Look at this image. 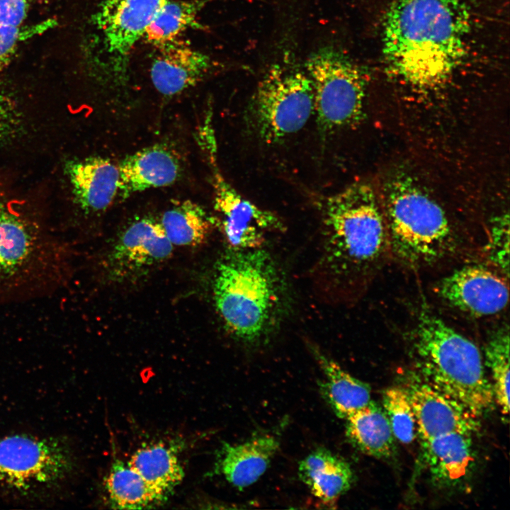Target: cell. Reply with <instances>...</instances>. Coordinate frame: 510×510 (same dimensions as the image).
<instances>
[{
    "label": "cell",
    "mask_w": 510,
    "mask_h": 510,
    "mask_svg": "<svg viewBox=\"0 0 510 510\" xmlns=\"http://www.w3.org/2000/svg\"><path fill=\"white\" fill-rule=\"evenodd\" d=\"M470 28V14L460 0H399L385 16L384 56L407 82L434 86L463 60Z\"/></svg>",
    "instance_id": "1"
},
{
    "label": "cell",
    "mask_w": 510,
    "mask_h": 510,
    "mask_svg": "<svg viewBox=\"0 0 510 510\" xmlns=\"http://www.w3.org/2000/svg\"><path fill=\"white\" fill-rule=\"evenodd\" d=\"M319 204L322 238L317 269L334 294L363 289L391 252L379 196L356 181Z\"/></svg>",
    "instance_id": "2"
},
{
    "label": "cell",
    "mask_w": 510,
    "mask_h": 510,
    "mask_svg": "<svg viewBox=\"0 0 510 510\" xmlns=\"http://www.w3.org/2000/svg\"><path fill=\"white\" fill-rule=\"evenodd\" d=\"M212 288L215 310L224 327L245 346L267 342L288 311L285 276L263 247L229 249L215 264Z\"/></svg>",
    "instance_id": "3"
},
{
    "label": "cell",
    "mask_w": 510,
    "mask_h": 510,
    "mask_svg": "<svg viewBox=\"0 0 510 510\" xmlns=\"http://www.w3.org/2000/svg\"><path fill=\"white\" fill-rule=\"evenodd\" d=\"M416 372L479 418L495 403L478 347L426 304L417 309L409 334Z\"/></svg>",
    "instance_id": "4"
},
{
    "label": "cell",
    "mask_w": 510,
    "mask_h": 510,
    "mask_svg": "<svg viewBox=\"0 0 510 510\" xmlns=\"http://www.w3.org/2000/svg\"><path fill=\"white\" fill-rule=\"evenodd\" d=\"M69 244L0 204V302L54 295L72 273Z\"/></svg>",
    "instance_id": "5"
},
{
    "label": "cell",
    "mask_w": 510,
    "mask_h": 510,
    "mask_svg": "<svg viewBox=\"0 0 510 510\" xmlns=\"http://www.w3.org/2000/svg\"><path fill=\"white\" fill-rule=\"evenodd\" d=\"M379 199L390 251L402 263L429 266L455 252L458 244L445 211L407 172L386 176Z\"/></svg>",
    "instance_id": "6"
},
{
    "label": "cell",
    "mask_w": 510,
    "mask_h": 510,
    "mask_svg": "<svg viewBox=\"0 0 510 510\" xmlns=\"http://www.w3.org/2000/svg\"><path fill=\"white\" fill-rule=\"evenodd\" d=\"M313 113L314 91L307 74L276 64L259 82L246 115L255 135L274 144L300 130Z\"/></svg>",
    "instance_id": "7"
},
{
    "label": "cell",
    "mask_w": 510,
    "mask_h": 510,
    "mask_svg": "<svg viewBox=\"0 0 510 510\" xmlns=\"http://www.w3.org/2000/svg\"><path fill=\"white\" fill-rule=\"evenodd\" d=\"M305 67L319 128L329 133L358 124L363 118L366 91L361 68L333 46L312 52Z\"/></svg>",
    "instance_id": "8"
},
{
    "label": "cell",
    "mask_w": 510,
    "mask_h": 510,
    "mask_svg": "<svg viewBox=\"0 0 510 510\" xmlns=\"http://www.w3.org/2000/svg\"><path fill=\"white\" fill-rule=\"evenodd\" d=\"M211 172L214 208L220 215L221 230L230 249L263 247L266 233L283 232L285 225L273 212L261 208L242 196L224 177L217 162L215 134L198 137Z\"/></svg>",
    "instance_id": "9"
},
{
    "label": "cell",
    "mask_w": 510,
    "mask_h": 510,
    "mask_svg": "<svg viewBox=\"0 0 510 510\" xmlns=\"http://www.w3.org/2000/svg\"><path fill=\"white\" fill-rule=\"evenodd\" d=\"M68 447L52 438L15 434L0 438V485L30 490L61 481L73 470Z\"/></svg>",
    "instance_id": "10"
},
{
    "label": "cell",
    "mask_w": 510,
    "mask_h": 510,
    "mask_svg": "<svg viewBox=\"0 0 510 510\" xmlns=\"http://www.w3.org/2000/svg\"><path fill=\"white\" fill-rule=\"evenodd\" d=\"M507 278L477 264L464 266L439 280L437 296L450 307L475 317L501 312L509 302Z\"/></svg>",
    "instance_id": "11"
},
{
    "label": "cell",
    "mask_w": 510,
    "mask_h": 510,
    "mask_svg": "<svg viewBox=\"0 0 510 510\" xmlns=\"http://www.w3.org/2000/svg\"><path fill=\"white\" fill-rule=\"evenodd\" d=\"M405 380L403 387L414 414L420 441L451 432L473 435L479 430V418L416 371L409 373Z\"/></svg>",
    "instance_id": "12"
},
{
    "label": "cell",
    "mask_w": 510,
    "mask_h": 510,
    "mask_svg": "<svg viewBox=\"0 0 510 510\" xmlns=\"http://www.w3.org/2000/svg\"><path fill=\"white\" fill-rule=\"evenodd\" d=\"M173 244L159 222L143 217L130 223L121 233L108 256L113 276L125 278L141 274L170 258Z\"/></svg>",
    "instance_id": "13"
},
{
    "label": "cell",
    "mask_w": 510,
    "mask_h": 510,
    "mask_svg": "<svg viewBox=\"0 0 510 510\" xmlns=\"http://www.w3.org/2000/svg\"><path fill=\"white\" fill-rule=\"evenodd\" d=\"M170 0H105L96 22L108 52L125 56Z\"/></svg>",
    "instance_id": "14"
},
{
    "label": "cell",
    "mask_w": 510,
    "mask_h": 510,
    "mask_svg": "<svg viewBox=\"0 0 510 510\" xmlns=\"http://www.w3.org/2000/svg\"><path fill=\"white\" fill-rule=\"evenodd\" d=\"M157 48L150 76L156 90L165 96L177 95L196 85L214 67L208 55L181 38Z\"/></svg>",
    "instance_id": "15"
},
{
    "label": "cell",
    "mask_w": 510,
    "mask_h": 510,
    "mask_svg": "<svg viewBox=\"0 0 510 510\" xmlns=\"http://www.w3.org/2000/svg\"><path fill=\"white\" fill-rule=\"evenodd\" d=\"M472 436L451 432L421 441L423 459L435 485L456 487L470 475L475 462Z\"/></svg>",
    "instance_id": "16"
},
{
    "label": "cell",
    "mask_w": 510,
    "mask_h": 510,
    "mask_svg": "<svg viewBox=\"0 0 510 510\" xmlns=\"http://www.w3.org/2000/svg\"><path fill=\"white\" fill-rule=\"evenodd\" d=\"M121 198L152 188L170 186L180 176L178 158L167 147L157 144L124 158L118 165Z\"/></svg>",
    "instance_id": "17"
},
{
    "label": "cell",
    "mask_w": 510,
    "mask_h": 510,
    "mask_svg": "<svg viewBox=\"0 0 510 510\" xmlns=\"http://www.w3.org/2000/svg\"><path fill=\"white\" fill-rule=\"evenodd\" d=\"M76 203L86 213L107 209L118 193L119 169L108 158L72 160L65 166Z\"/></svg>",
    "instance_id": "18"
},
{
    "label": "cell",
    "mask_w": 510,
    "mask_h": 510,
    "mask_svg": "<svg viewBox=\"0 0 510 510\" xmlns=\"http://www.w3.org/2000/svg\"><path fill=\"white\" fill-rule=\"evenodd\" d=\"M280 442L271 434L254 436L236 445L223 443L217 470L234 487L242 489L256 482L266 472L279 448Z\"/></svg>",
    "instance_id": "19"
},
{
    "label": "cell",
    "mask_w": 510,
    "mask_h": 510,
    "mask_svg": "<svg viewBox=\"0 0 510 510\" xmlns=\"http://www.w3.org/2000/svg\"><path fill=\"white\" fill-rule=\"evenodd\" d=\"M298 475L311 493L328 506H334L351 488L354 479L349 463L324 448L313 450L300 461Z\"/></svg>",
    "instance_id": "20"
},
{
    "label": "cell",
    "mask_w": 510,
    "mask_h": 510,
    "mask_svg": "<svg viewBox=\"0 0 510 510\" xmlns=\"http://www.w3.org/2000/svg\"><path fill=\"white\" fill-rule=\"evenodd\" d=\"M309 347L325 378L320 385L322 396L337 416L346 419L370 402L368 384L346 372L316 345Z\"/></svg>",
    "instance_id": "21"
},
{
    "label": "cell",
    "mask_w": 510,
    "mask_h": 510,
    "mask_svg": "<svg viewBox=\"0 0 510 510\" xmlns=\"http://www.w3.org/2000/svg\"><path fill=\"white\" fill-rule=\"evenodd\" d=\"M346 421V436L356 448L377 458L392 456L395 437L382 407L370 400Z\"/></svg>",
    "instance_id": "22"
},
{
    "label": "cell",
    "mask_w": 510,
    "mask_h": 510,
    "mask_svg": "<svg viewBox=\"0 0 510 510\" xmlns=\"http://www.w3.org/2000/svg\"><path fill=\"white\" fill-rule=\"evenodd\" d=\"M106 487L110 504L115 509H142L166 499L150 486L128 463L118 458L111 464Z\"/></svg>",
    "instance_id": "23"
},
{
    "label": "cell",
    "mask_w": 510,
    "mask_h": 510,
    "mask_svg": "<svg viewBox=\"0 0 510 510\" xmlns=\"http://www.w3.org/2000/svg\"><path fill=\"white\" fill-rule=\"evenodd\" d=\"M128 464L166 497L184 477L176 454L164 444H152L138 449L132 454Z\"/></svg>",
    "instance_id": "24"
},
{
    "label": "cell",
    "mask_w": 510,
    "mask_h": 510,
    "mask_svg": "<svg viewBox=\"0 0 510 510\" xmlns=\"http://www.w3.org/2000/svg\"><path fill=\"white\" fill-rule=\"evenodd\" d=\"M159 222L173 245L185 246L203 244L212 227L203 208L190 200L175 203L164 212Z\"/></svg>",
    "instance_id": "25"
},
{
    "label": "cell",
    "mask_w": 510,
    "mask_h": 510,
    "mask_svg": "<svg viewBox=\"0 0 510 510\" xmlns=\"http://www.w3.org/2000/svg\"><path fill=\"white\" fill-rule=\"evenodd\" d=\"M210 0L169 1L146 28L143 37L156 47L180 38L193 26L200 11Z\"/></svg>",
    "instance_id": "26"
},
{
    "label": "cell",
    "mask_w": 510,
    "mask_h": 510,
    "mask_svg": "<svg viewBox=\"0 0 510 510\" xmlns=\"http://www.w3.org/2000/svg\"><path fill=\"white\" fill-rule=\"evenodd\" d=\"M484 364L491 374L495 402L503 414L509 410V333L508 327L494 332L484 348Z\"/></svg>",
    "instance_id": "27"
},
{
    "label": "cell",
    "mask_w": 510,
    "mask_h": 510,
    "mask_svg": "<svg viewBox=\"0 0 510 510\" xmlns=\"http://www.w3.org/2000/svg\"><path fill=\"white\" fill-rule=\"evenodd\" d=\"M382 407L394 437L402 443H411L416 436V426L408 395L403 386L387 388L382 394Z\"/></svg>",
    "instance_id": "28"
},
{
    "label": "cell",
    "mask_w": 510,
    "mask_h": 510,
    "mask_svg": "<svg viewBox=\"0 0 510 510\" xmlns=\"http://www.w3.org/2000/svg\"><path fill=\"white\" fill-rule=\"evenodd\" d=\"M487 251L489 259L507 278L509 272V220L503 213L491 220Z\"/></svg>",
    "instance_id": "29"
},
{
    "label": "cell",
    "mask_w": 510,
    "mask_h": 510,
    "mask_svg": "<svg viewBox=\"0 0 510 510\" xmlns=\"http://www.w3.org/2000/svg\"><path fill=\"white\" fill-rule=\"evenodd\" d=\"M55 23L48 20L33 26H12L0 23V72L4 70L11 62L21 44L42 33Z\"/></svg>",
    "instance_id": "30"
},
{
    "label": "cell",
    "mask_w": 510,
    "mask_h": 510,
    "mask_svg": "<svg viewBox=\"0 0 510 510\" xmlns=\"http://www.w3.org/2000/svg\"><path fill=\"white\" fill-rule=\"evenodd\" d=\"M36 0H0V23L21 26Z\"/></svg>",
    "instance_id": "31"
},
{
    "label": "cell",
    "mask_w": 510,
    "mask_h": 510,
    "mask_svg": "<svg viewBox=\"0 0 510 510\" xmlns=\"http://www.w3.org/2000/svg\"><path fill=\"white\" fill-rule=\"evenodd\" d=\"M18 123V114L14 103L0 89V140L10 135Z\"/></svg>",
    "instance_id": "32"
}]
</instances>
